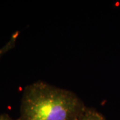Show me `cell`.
<instances>
[{
  "label": "cell",
  "mask_w": 120,
  "mask_h": 120,
  "mask_svg": "<svg viewBox=\"0 0 120 120\" xmlns=\"http://www.w3.org/2000/svg\"><path fill=\"white\" fill-rule=\"evenodd\" d=\"M75 120H106L102 113L93 107H86Z\"/></svg>",
  "instance_id": "obj_2"
},
{
  "label": "cell",
  "mask_w": 120,
  "mask_h": 120,
  "mask_svg": "<svg viewBox=\"0 0 120 120\" xmlns=\"http://www.w3.org/2000/svg\"><path fill=\"white\" fill-rule=\"evenodd\" d=\"M18 36H19V31H15L11 35V37L8 41V42L6 43L4 46L0 48V59L4 54H5V53H7L10 49H13V47H15Z\"/></svg>",
  "instance_id": "obj_3"
},
{
  "label": "cell",
  "mask_w": 120,
  "mask_h": 120,
  "mask_svg": "<svg viewBox=\"0 0 120 120\" xmlns=\"http://www.w3.org/2000/svg\"><path fill=\"white\" fill-rule=\"evenodd\" d=\"M86 107L73 91L38 81L25 88L15 120H75Z\"/></svg>",
  "instance_id": "obj_1"
},
{
  "label": "cell",
  "mask_w": 120,
  "mask_h": 120,
  "mask_svg": "<svg viewBox=\"0 0 120 120\" xmlns=\"http://www.w3.org/2000/svg\"><path fill=\"white\" fill-rule=\"evenodd\" d=\"M0 120H15L12 119L10 116L6 114V113H4V114H1L0 115Z\"/></svg>",
  "instance_id": "obj_4"
}]
</instances>
